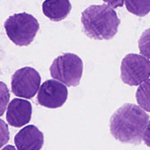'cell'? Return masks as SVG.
<instances>
[{
	"mask_svg": "<svg viewBox=\"0 0 150 150\" xmlns=\"http://www.w3.org/2000/svg\"><path fill=\"white\" fill-rule=\"evenodd\" d=\"M149 116L138 105L126 103L117 109L110 120L112 135L124 143L139 144L149 135Z\"/></svg>",
	"mask_w": 150,
	"mask_h": 150,
	"instance_id": "obj_1",
	"label": "cell"
},
{
	"mask_svg": "<svg viewBox=\"0 0 150 150\" xmlns=\"http://www.w3.org/2000/svg\"><path fill=\"white\" fill-rule=\"evenodd\" d=\"M137 103L141 108L149 112V79L139 84L136 93Z\"/></svg>",
	"mask_w": 150,
	"mask_h": 150,
	"instance_id": "obj_12",
	"label": "cell"
},
{
	"mask_svg": "<svg viewBox=\"0 0 150 150\" xmlns=\"http://www.w3.org/2000/svg\"><path fill=\"white\" fill-rule=\"evenodd\" d=\"M14 142L18 150H40L43 145V134L34 125L21 129L15 136Z\"/></svg>",
	"mask_w": 150,
	"mask_h": 150,
	"instance_id": "obj_9",
	"label": "cell"
},
{
	"mask_svg": "<svg viewBox=\"0 0 150 150\" xmlns=\"http://www.w3.org/2000/svg\"><path fill=\"white\" fill-rule=\"evenodd\" d=\"M83 70L81 59L77 55L71 53L59 56L50 67L52 77L68 87L76 86L79 84Z\"/></svg>",
	"mask_w": 150,
	"mask_h": 150,
	"instance_id": "obj_4",
	"label": "cell"
},
{
	"mask_svg": "<svg viewBox=\"0 0 150 150\" xmlns=\"http://www.w3.org/2000/svg\"><path fill=\"white\" fill-rule=\"evenodd\" d=\"M40 82V76L34 68L24 67L12 75V91L16 96L30 99L38 92Z\"/></svg>",
	"mask_w": 150,
	"mask_h": 150,
	"instance_id": "obj_6",
	"label": "cell"
},
{
	"mask_svg": "<svg viewBox=\"0 0 150 150\" xmlns=\"http://www.w3.org/2000/svg\"><path fill=\"white\" fill-rule=\"evenodd\" d=\"M1 150H16V149L13 146L11 145H8L5 146L4 148H2Z\"/></svg>",
	"mask_w": 150,
	"mask_h": 150,
	"instance_id": "obj_16",
	"label": "cell"
},
{
	"mask_svg": "<svg viewBox=\"0 0 150 150\" xmlns=\"http://www.w3.org/2000/svg\"><path fill=\"white\" fill-rule=\"evenodd\" d=\"M71 9L69 0H46L42 4L43 14L50 21L54 22L65 19Z\"/></svg>",
	"mask_w": 150,
	"mask_h": 150,
	"instance_id": "obj_10",
	"label": "cell"
},
{
	"mask_svg": "<svg viewBox=\"0 0 150 150\" xmlns=\"http://www.w3.org/2000/svg\"><path fill=\"white\" fill-rule=\"evenodd\" d=\"M32 113V107L29 101L16 98L8 105L6 118L10 125L19 128L30 122Z\"/></svg>",
	"mask_w": 150,
	"mask_h": 150,
	"instance_id": "obj_8",
	"label": "cell"
},
{
	"mask_svg": "<svg viewBox=\"0 0 150 150\" xmlns=\"http://www.w3.org/2000/svg\"><path fill=\"white\" fill-rule=\"evenodd\" d=\"M149 59L135 53L127 54L121 64V79L129 86H138L149 79Z\"/></svg>",
	"mask_w": 150,
	"mask_h": 150,
	"instance_id": "obj_5",
	"label": "cell"
},
{
	"mask_svg": "<svg viewBox=\"0 0 150 150\" xmlns=\"http://www.w3.org/2000/svg\"><path fill=\"white\" fill-rule=\"evenodd\" d=\"M83 32L90 38L109 40L117 33L120 20L110 6L92 5L81 13Z\"/></svg>",
	"mask_w": 150,
	"mask_h": 150,
	"instance_id": "obj_2",
	"label": "cell"
},
{
	"mask_svg": "<svg viewBox=\"0 0 150 150\" xmlns=\"http://www.w3.org/2000/svg\"><path fill=\"white\" fill-rule=\"evenodd\" d=\"M104 2H106L108 6L112 8H117L118 7H122L124 4V0H103Z\"/></svg>",
	"mask_w": 150,
	"mask_h": 150,
	"instance_id": "obj_15",
	"label": "cell"
},
{
	"mask_svg": "<svg viewBox=\"0 0 150 150\" xmlns=\"http://www.w3.org/2000/svg\"><path fill=\"white\" fill-rule=\"evenodd\" d=\"M127 9L138 16H144L149 12L150 0H124Z\"/></svg>",
	"mask_w": 150,
	"mask_h": 150,
	"instance_id": "obj_11",
	"label": "cell"
},
{
	"mask_svg": "<svg viewBox=\"0 0 150 150\" xmlns=\"http://www.w3.org/2000/svg\"><path fill=\"white\" fill-rule=\"evenodd\" d=\"M67 96L68 90L64 84L55 80H47L39 88L37 100L42 106L56 108L64 104Z\"/></svg>",
	"mask_w": 150,
	"mask_h": 150,
	"instance_id": "obj_7",
	"label": "cell"
},
{
	"mask_svg": "<svg viewBox=\"0 0 150 150\" xmlns=\"http://www.w3.org/2000/svg\"><path fill=\"white\" fill-rule=\"evenodd\" d=\"M4 26L9 39L19 46L30 45L39 29L37 19L26 12L10 16Z\"/></svg>",
	"mask_w": 150,
	"mask_h": 150,
	"instance_id": "obj_3",
	"label": "cell"
},
{
	"mask_svg": "<svg viewBox=\"0 0 150 150\" xmlns=\"http://www.w3.org/2000/svg\"><path fill=\"white\" fill-rule=\"evenodd\" d=\"M9 98L10 94L8 88L4 82L0 81V117L5 112Z\"/></svg>",
	"mask_w": 150,
	"mask_h": 150,
	"instance_id": "obj_13",
	"label": "cell"
},
{
	"mask_svg": "<svg viewBox=\"0 0 150 150\" xmlns=\"http://www.w3.org/2000/svg\"><path fill=\"white\" fill-rule=\"evenodd\" d=\"M9 139L8 126L4 120L0 118V149L9 141Z\"/></svg>",
	"mask_w": 150,
	"mask_h": 150,
	"instance_id": "obj_14",
	"label": "cell"
}]
</instances>
